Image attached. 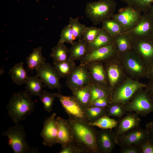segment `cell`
<instances>
[{"label":"cell","mask_w":153,"mask_h":153,"mask_svg":"<svg viewBox=\"0 0 153 153\" xmlns=\"http://www.w3.org/2000/svg\"><path fill=\"white\" fill-rule=\"evenodd\" d=\"M73 137L72 143L84 153H99L96 142L97 132L88 123L69 117L67 120Z\"/></svg>","instance_id":"obj_1"},{"label":"cell","mask_w":153,"mask_h":153,"mask_svg":"<svg viewBox=\"0 0 153 153\" xmlns=\"http://www.w3.org/2000/svg\"><path fill=\"white\" fill-rule=\"evenodd\" d=\"M32 96L26 90L14 93L11 95L7 108L8 116L15 124L25 120L34 111Z\"/></svg>","instance_id":"obj_2"},{"label":"cell","mask_w":153,"mask_h":153,"mask_svg":"<svg viewBox=\"0 0 153 153\" xmlns=\"http://www.w3.org/2000/svg\"><path fill=\"white\" fill-rule=\"evenodd\" d=\"M117 3L114 0H99L88 3L85 9L86 17L95 25L111 18Z\"/></svg>","instance_id":"obj_3"},{"label":"cell","mask_w":153,"mask_h":153,"mask_svg":"<svg viewBox=\"0 0 153 153\" xmlns=\"http://www.w3.org/2000/svg\"><path fill=\"white\" fill-rule=\"evenodd\" d=\"M2 135L8 137V145L14 153H37V148H31L26 140L27 134L25 127L19 124L11 126L2 133Z\"/></svg>","instance_id":"obj_4"},{"label":"cell","mask_w":153,"mask_h":153,"mask_svg":"<svg viewBox=\"0 0 153 153\" xmlns=\"http://www.w3.org/2000/svg\"><path fill=\"white\" fill-rule=\"evenodd\" d=\"M53 94L55 97L59 100L69 117L87 123L90 122L86 113L85 107L73 96L63 95L60 92Z\"/></svg>","instance_id":"obj_5"},{"label":"cell","mask_w":153,"mask_h":153,"mask_svg":"<svg viewBox=\"0 0 153 153\" xmlns=\"http://www.w3.org/2000/svg\"><path fill=\"white\" fill-rule=\"evenodd\" d=\"M123 105L127 112H134L142 117H145L153 112V102L147 92L139 93L131 101Z\"/></svg>","instance_id":"obj_6"},{"label":"cell","mask_w":153,"mask_h":153,"mask_svg":"<svg viewBox=\"0 0 153 153\" xmlns=\"http://www.w3.org/2000/svg\"><path fill=\"white\" fill-rule=\"evenodd\" d=\"M35 70L36 75L42 82L44 87L50 89H56L60 92L62 88L60 82L61 78L54 66L45 62Z\"/></svg>","instance_id":"obj_7"},{"label":"cell","mask_w":153,"mask_h":153,"mask_svg":"<svg viewBox=\"0 0 153 153\" xmlns=\"http://www.w3.org/2000/svg\"><path fill=\"white\" fill-rule=\"evenodd\" d=\"M137 10L127 5L119 9L111 17L117 21L126 31L132 29L141 18L143 14Z\"/></svg>","instance_id":"obj_8"},{"label":"cell","mask_w":153,"mask_h":153,"mask_svg":"<svg viewBox=\"0 0 153 153\" xmlns=\"http://www.w3.org/2000/svg\"><path fill=\"white\" fill-rule=\"evenodd\" d=\"M56 115V113H53L43 122L40 135L43 139V144L44 145L52 147L58 143V125L55 118Z\"/></svg>","instance_id":"obj_9"},{"label":"cell","mask_w":153,"mask_h":153,"mask_svg":"<svg viewBox=\"0 0 153 153\" xmlns=\"http://www.w3.org/2000/svg\"><path fill=\"white\" fill-rule=\"evenodd\" d=\"M67 86L71 90L89 85L91 79L86 66L80 64L67 77Z\"/></svg>","instance_id":"obj_10"},{"label":"cell","mask_w":153,"mask_h":153,"mask_svg":"<svg viewBox=\"0 0 153 153\" xmlns=\"http://www.w3.org/2000/svg\"><path fill=\"white\" fill-rule=\"evenodd\" d=\"M153 31V19L149 14L144 13L139 22L132 29L126 31L133 39L150 37Z\"/></svg>","instance_id":"obj_11"},{"label":"cell","mask_w":153,"mask_h":153,"mask_svg":"<svg viewBox=\"0 0 153 153\" xmlns=\"http://www.w3.org/2000/svg\"><path fill=\"white\" fill-rule=\"evenodd\" d=\"M141 121L139 115L134 112H129L119 119L117 125L114 128V130L113 131L117 142L118 137L139 127Z\"/></svg>","instance_id":"obj_12"},{"label":"cell","mask_w":153,"mask_h":153,"mask_svg":"<svg viewBox=\"0 0 153 153\" xmlns=\"http://www.w3.org/2000/svg\"><path fill=\"white\" fill-rule=\"evenodd\" d=\"M148 137V134L146 129L139 126L118 137L117 139V144L120 147L129 145L138 146Z\"/></svg>","instance_id":"obj_13"},{"label":"cell","mask_w":153,"mask_h":153,"mask_svg":"<svg viewBox=\"0 0 153 153\" xmlns=\"http://www.w3.org/2000/svg\"><path fill=\"white\" fill-rule=\"evenodd\" d=\"M144 85L136 83L126 84L115 91L111 97L110 103L126 104L140 88Z\"/></svg>","instance_id":"obj_14"},{"label":"cell","mask_w":153,"mask_h":153,"mask_svg":"<svg viewBox=\"0 0 153 153\" xmlns=\"http://www.w3.org/2000/svg\"><path fill=\"white\" fill-rule=\"evenodd\" d=\"M96 142L99 153H110L117 142L111 129H102L97 131Z\"/></svg>","instance_id":"obj_15"},{"label":"cell","mask_w":153,"mask_h":153,"mask_svg":"<svg viewBox=\"0 0 153 153\" xmlns=\"http://www.w3.org/2000/svg\"><path fill=\"white\" fill-rule=\"evenodd\" d=\"M115 47L112 43L92 51L80 61V64L85 65L92 62L101 61L107 60L114 53Z\"/></svg>","instance_id":"obj_16"},{"label":"cell","mask_w":153,"mask_h":153,"mask_svg":"<svg viewBox=\"0 0 153 153\" xmlns=\"http://www.w3.org/2000/svg\"><path fill=\"white\" fill-rule=\"evenodd\" d=\"M100 61L88 63L85 65L89 73L91 83L104 86L107 74L103 65Z\"/></svg>","instance_id":"obj_17"},{"label":"cell","mask_w":153,"mask_h":153,"mask_svg":"<svg viewBox=\"0 0 153 153\" xmlns=\"http://www.w3.org/2000/svg\"><path fill=\"white\" fill-rule=\"evenodd\" d=\"M58 125V143L63 147L71 144L73 137L71 129L67 123V120L60 116L56 118Z\"/></svg>","instance_id":"obj_18"},{"label":"cell","mask_w":153,"mask_h":153,"mask_svg":"<svg viewBox=\"0 0 153 153\" xmlns=\"http://www.w3.org/2000/svg\"><path fill=\"white\" fill-rule=\"evenodd\" d=\"M71 45L69 49V58L72 60L80 61L90 52L88 43L82 38Z\"/></svg>","instance_id":"obj_19"},{"label":"cell","mask_w":153,"mask_h":153,"mask_svg":"<svg viewBox=\"0 0 153 153\" xmlns=\"http://www.w3.org/2000/svg\"><path fill=\"white\" fill-rule=\"evenodd\" d=\"M114 37L105 29H100L94 40L88 43L90 52L113 43Z\"/></svg>","instance_id":"obj_20"},{"label":"cell","mask_w":153,"mask_h":153,"mask_svg":"<svg viewBox=\"0 0 153 153\" xmlns=\"http://www.w3.org/2000/svg\"><path fill=\"white\" fill-rule=\"evenodd\" d=\"M23 65V62L16 63L8 73L13 82L18 85L25 84L28 77Z\"/></svg>","instance_id":"obj_21"},{"label":"cell","mask_w":153,"mask_h":153,"mask_svg":"<svg viewBox=\"0 0 153 153\" xmlns=\"http://www.w3.org/2000/svg\"><path fill=\"white\" fill-rule=\"evenodd\" d=\"M40 46L35 48L26 58L27 67L32 72L46 62V59L42 56Z\"/></svg>","instance_id":"obj_22"},{"label":"cell","mask_w":153,"mask_h":153,"mask_svg":"<svg viewBox=\"0 0 153 153\" xmlns=\"http://www.w3.org/2000/svg\"><path fill=\"white\" fill-rule=\"evenodd\" d=\"M89 85L71 90L72 96L85 107L89 106L90 104L91 93Z\"/></svg>","instance_id":"obj_23"},{"label":"cell","mask_w":153,"mask_h":153,"mask_svg":"<svg viewBox=\"0 0 153 153\" xmlns=\"http://www.w3.org/2000/svg\"><path fill=\"white\" fill-rule=\"evenodd\" d=\"M25 84L26 90L31 95L39 97L40 96L44 86L38 76H28Z\"/></svg>","instance_id":"obj_24"},{"label":"cell","mask_w":153,"mask_h":153,"mask_svg":"<svg viewBox=\"0 0 153 153\" xmlns=\"http://www.w3.org/2000/svg\"><path fill=\"white\" fill-rule=\"evenodd\" d=\"M53 64L61 78L67 77L76 66L75 60L69 58L63 61H53Z\"/></svg>","instance_id":"obj_25"},{"label":"cell","mask_w":153,"mask_h":153,"mask_svg":"<svg viewBox=\"0 0 153 153\" xmlns=\"http://www.w3.org/2000/svg\"><path fill=\"white\" fill-rule=\"evenodd\" d=\"M91 93L90 105L92 102L97 99L107 97L110 99L111 90L104 86L91 83L90 84Z\"/></svg>","instance_id":"obj_26"},{"label":"cell","mask_w":153,"mask_h":153,"mask_svg":"<svg viewBox=\"0 0 153 153\" xmlns=\"http://www.w3.org/2000/svg\"><path fill=\"white\" fill-rule=\"evenodd\" d=\"M148 37L132 39L136 44L137 50L141 55L146 58L150 59L153 58V43L148 41Z\"/></svg>","instance_id":"obj_27"},{"label":"cell","mask_w":153,"mask_h":153,"mask_svg":"<svg viewBox=\"0 0 153 153\" xmlns=\"http://www.w3.org/2000/svg\"><path fill=\"white\" fill-rule=\"evenodd\" d=\"M132 42V39L126 31L114 37L113 43L121 52H125L129 50Z\"/></svg>","instance_id":"obj_28"},{"label":"cell","mask_w":153,"mask_h":153,"mask_svg":"<svg viewBox=\"0 0 153 153\" xmlns=\"http://www.w3.org/2000/svg\"><path fill=\"white\" fill-rule=\"evenodd\" d=\"M50 56L54 61H64L69 58V49L64 43L58 42L56 46L52 48Z\"/></svg>","instance_id":"obj_29"},{"label":"cell","mask_w":153,"mask_h":153,"mask_svg":"<svg viewBox=\"0 0 153 153\" xmlns=\"http://www.w3.org/2000/svg\"><path fill=\"white\" fill-rule=\"evenodd\" d=\"M101 23L102 27L113 37L126 31L117 21L111 18L103 21Z\"/></svg>","instance_id":"obj_30"},{"label":"cell","mask_w":153,"mask_h":153,"mask_svg":"<svg viewBox=\"0 0 153 153\" xmlns=\"http://www.w3.org/2000/svg\"><path fill=\"white\" fill-rule=\"evenodd\" d=\"M118 121L111 118L109 117L105 116L95 121L88 124L93 126H96L102 129H112L117 125Z\"/></svg>","instance_id":"obj_31"},{"label":"cell","mask_w":153,"mask_h":153,"mask_svg":"<svg viewBox=\"0 0 153 153\" xmlns=\"http://www.w3.org/2000/svg\"><path fill=\"white\" fill-rule=\"evenodd\" d=\"M85 109L90 122H93L103 116H107L106 107L90 106L85 107Z\"/></svg>","instance_id":"obj_32"},{"label":"cell","mask_w":153,"mask_h":153,"mask_svg":"<svg viewBox=\"0 0 153 153\" xmlns=\"http://www.w3.org/2000/svg\"><path fill=\"white\" fill-rule=\"evenodd\" d=\"M142 13H146L153 3V0H120Z\"/></svg>","instance_id":"obj_33"},{"label":"cell","mask_w":153,"mask_h":153,"mask_svg":"<svg viewBox=\"0 0 153 153\" xmlns=\"http://www.w3.org/2000/svg\"><path fill=\"white\" fill-rule=\"evenodd\" d=\"M107 116H112L120 119L124 116L127 112L123 107V105L118 103L110 104L106 107Z\"/></svg>","instance_id":"obj_34"},{"label":"cell","mask_w":153,"mask_h":153,"mask_svg":"<svg viewBox=\"0 0 153 153\" xmlns=\"http://www.w3.org/2000/svg\"><path fill=\"white\" fill-rule=\"evenodd\" d=\"M69 24L73 35L76 39L81 38L83 34L87 27L81 24L78 19L69 17Z\"/></svg>","instance_id":"obj_35"},{"label":"cell","mask_w":153,"mask_h":153,"mask_svg":"<svg viewBox=\"0 0 153 153\" xmlns=\"http://www.w3.org/2000/svg\"><path fill=\"white\" fill-rule=\"evenodd\" d=\"M55 97L54 94L48 92L46 90L42 91L39 99L42 103L44 109L48 112L52 110L54 101Z\"/></svg>","instance_id":"obj_36"},{"label":"cell","mask_w":153,"mask_h":153,"mask_svg":"<svg viewBox=\"0 0 153 153\" xmlns=\"http://www.w3.org/2000/svg\"><path fill=\"white\" fill-rule=\"evenodd\" d=\"M107 76L110 85L113 87L117 82L120 76V72L117 66L114 64H110L107 67Z\"/></svg>","instance_id":"obj_37"},{"label":"cell","mask_w":153,"mask_h":153,"mask_svg":"<svg viewBox=\"0 0 153 153\" xmlns=\"http://www.w3.org/2000/svg\"><path fill=\"white\" fill-rule=\"evenodd\" d=\"M60 39L58 42L64 43H68L71 44L76 39L74 37L70 25L69 24L66 26L61 31Z\"/></svg>","instance_id":"obj_38"},{"label":"cell","mask_w":153,"mask_h":153,"mask_svg":"<svg viewBox=\"0 0 153 153\" xmlns=\"http://www.w3.org/2000/svg\"><path fill=\"white\" fill-rule=\"evenodd\" d=\"M100 29L94 26L87 27L83 34L82 38L88 43H91L95 39Z\"/></svg>","instance_id":"obj_39"},{"label":"cell","mask_w":153,"mask_h":153,"mask_svg":"<svg viewBox=\"0 0 153 153\" xmlns=\"http://www.w3.org/2000/svg\"><path fill=\"white\" fill-rule=\"evenodd\" d=\"M140 153H153V141L149 137L138 145Z\"/></svg>","instance_id":"obj_40"},{"label":"cell","mask_w":153,"mask_h":153,"mask_svg":"<svg viewBox=\"0 0 153 153\" xmlns=\"http://www.w3.org/2000/svg\"><path fill=\"white\" fill-rule=\"evenodd\" d=\"M110 104V99L107 97H103L95 100L92 102L90 106L105 108Z\"/></svg>","instance_id":"obj_41"},{"label":"cell","mask_w":153,"mask_h":153,"mask_svg":"<svg viewBox=\"0 0 153 153\" xmlns=\"http://www.w3.org/2000/svg\"><path fill=\"white\" fill-rule=\"evenodd\" d=\"M59 153H84V152L71 143L65 147H62Z\"/></svg>","instance_id":"obj_42"},{"label":"cell","mask_w":153,"mask_h":153,"mask_svg":"<svg viewBox=\"0 0 153 153\" xmlns=\"http://www.w3.org/2000/svg\"><path fill=\"white\" fill-rule=\"evenodd\" d=\"M121 153H140L139 147L136 145H129L120 147Z\"/></svg>","instance_id":"obj_43"},{"label":"cell","mask_w":153,"mask_h":153,"mask_svg":"<svg viewBox=\"0 0 153 153\" xmlns=\"http://www.w3.org/2000/svg\"><path fill=\"white\" fill-rule=\"evenodd\" d=\"M128 64L129 68L133 71L139 72L142 70V67L135 60L130 58L128 60Z\"/></svg>","instance_id":"obj_44"},{"label":"cell","mask_w":153,"mask_h":153,"mask_svg":"<svg viewBox=\"0 0 153 153\" xmlns=\"http://www.w3.org/2000/svg\"><path fill=\"white\" fill-rule=\"evenodd\" d=\"M149 138L153 141V121L147 123L145 125Z\"/></svg>","instance_id":"obj_45"},{"label":"cell","mask_w":153,"mask_h":153,"mask_svg":"<svg viewBox=\"0 0 153 153\" xmlns=\"http://www.w3.org/2000/svg\"><path fill=\"white\" fill-rule=\"evenodd\" d=\"M147 92L149 96L153 102V84L148 88Z\"/></svg>","instance_id":"obj_46"},{"label":"cell","mask_w":153,"mask_h":153,"mask_svg":"<svg viewBox=\"0 0 153 153\" xmlns=\"http://www.w3.org/2000/svg\"><path fill=\"white\" fill-rule=\"evenodd\" d=\"M149 14L153 19V10L152 11L151 10L150 14Z\"/></svg>","instance_id":"obj_47"},{"label":"cell","mask_w":153,"mask_h":153,"mask_svg":"<svg viewBox=\"0 0 153 153\" xmlns=\"http://www.w3.org/2000/svg\"><path fill=\"white\" fill-rule=\"evenodd\" d=\"M151 72L152 73L153 75V66L151 69Z\"/></svg>","instance_id":"obj_48"},{"label":"cell","mask_w":153,"mask_h":153,"mask_svg":"<svg viewBox=\"0 0 153 153\" xmlns=\"http://www.w3.org/2000/svg\"><path fill=\"white\" fill-rule=\"evenodd\" d=\"M150 37H151V38L153 39V31L151 35H150Z\"/></svg>","instance_id":"obj_49"}]
</instances>
